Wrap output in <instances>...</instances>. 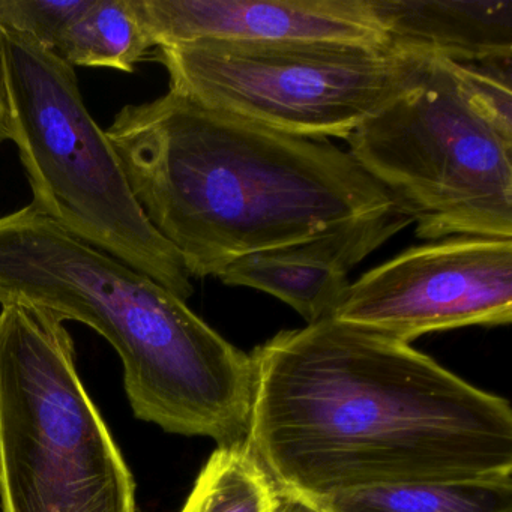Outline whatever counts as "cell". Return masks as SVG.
<instances>
[{
	"label": "cell",
	"instance_id": "6",
	"mask_svg": "<svg viewBox=\"0 0 512 512\" xmlns=\"http://www.w3.org/2000/svg\"><path fill=\"white\" fill-rule=\"evenodd\" d=\"M11 140L32 205L86 244L187 301L194 293L178 251L149 223L121 161L80 94L74 68L0 28Z\"/></svg>",
	"mask_w": 512,
	"mask_h": 512
},
{
	"label": "cell",
	"instance_id": "15",
	"mask_svg": "<svg viewBox=\"0 0 512 512\" xmlns=\"http://www.w3.org/2000/svg\"><path fill=\"white\" fill-rule=\"evenodd\" d=\"M5 140H11V115L7 88H5L4 62L0 52V143Z\"/></svg>",
	"mask_w": 512,
	"mask_h": 512
},
{
	"label": "cell",
	"instance_id": "14",
	"mask_svg": "<svg viewBox=\"0 0 512 512\" xmlns=\"http://www.w3.org/2000/svg\"><path fill=\"white\" fill-rule=\"evenodd\" d=\"M280 494L248 442L217 446L181 512H274Z\"/></svg>",
	"mask_w": 512,
	"mask_h": 512
},
{
	"label": "cell",
	"instance_id": "2",
	"mask_svg": "<svg viewBox=\"0 0 512 512\" xmlns=\"http://www.w3.org/2000/svg\"><path fill=\"white\" fill-rule=\"evenodd\" d=\"M149 223L191 277L395 208L329 140L271 130L169 91L106 131Z\"/></svg>",
	"mask_w": 512,
	"mask_h": 512
},
{
	"label": "cell",
	"instance_id": "12",
	"mask_svg": "<svg viewBox=\"0 0 512 512\" xmlns=\"http://www.w3.org/2000/svg\"><path fill=\"white\" fill-rule=\"evenodd\" d=\"M304 500L320 512H512V475L376 485Z\"/></svg>",
	"mask_w": 512,
	"mask_h": 512
},
{
	"label": "cell",
	"instance_id": "5",
	"mask_svg": "<svg viewBox=\"0 0 512 512\" xmlns=\"http://www.w3.org/2000/svg\"><path fill=\"white\" fill-rule=\"evenodd\" d=\"M347 143L418 238L512 239V122L479 101L461 64L434 56Z\"/></svg>",
	"mask_w": 512,
	"mask_h": 512
},
{
	"label": "cell",
	"instance_id": "3",
	"mask_svg": "<svg viewBox=\"0 0 512 512\" xmlns=\"http://www.w3.org/2000/svg\"><path fill=\"white\" fill-rule=\"evenodd\" d=\"M0 304L44 308L118 352L134 415L169 433L247 443L253 359L142 272L34 205L0 217Z\"/></svg>",
	"mask_w": 512,
	"mask_h": 512
},
{
	"label": "cell",
	"instance_id": "11",
	"mask_svg": "<svg viewBox=\"0 0 512 512\" xmlns=\"http://www.w3.org/2000/svg\"><path fill=\"white\" fill-rule=\"evenodd\" d=\"M386 43L455 64L509 62L512 0H368Z\"/></svg>",
	"mask_w": 512,
	"mask_h": 512
},
{
	"label": "cell",
	"instance_id": "16",
	"mask_svg": "<svg viewBox=\"0 0 512 512\" xmlns=\"http://www.w3.org/2000/svg\"><path fill=\"white\" fill-rule=\"evenodd\" d=\"M274 512H320L314 508L307 500L301 497L292 496V494L283 493L281 491L280 500H278L277 508Z\"/></svg>",
	"mask_w": 512,
	"mask_h": 512
},
{
	"label": "cell",
	"instance_id": "9",
	"mask_svg": "<svg viewBox=\"0 0 512 512\" xmlns=\"http://www.w3.org/2000/svg\"><path fill=\"white\" fill-rule=\"evenodd\" d=\"M155 49L194 41L388 44L368 0H134Z\"/></svg>",
	"mask_w": 512,
	"mask_h": 512
},
{
	"label": "cell",
	"instance_id": "7",
	"mask_svg": "<svg viewBox=\"0 0 512 512\" xmlns=\"http://www.w3.org/2000/svg\"><path fill=\"white\" fill-rule=\"evenodd\" d=\"M434 56L340 41L157 47L170 89L202 106L305 139H344L403 94Z\"/></svg>",
	"mask_w": 512,
	"mask_h": 512
},
{
	"label": "cell",
	"instance_id": "1",
	"mask_svg": "<svg viewBox=\"0 0 512 512\" xmlns=\"http://www.w3.org/2000/svg\"><path fill=\"white\" fill-rule=\"evenodd\" d=\"M250 356L248 445L283 493L512 475L508 400L410 344L328 317Z\"/></svg>",
	"mask_w": 512,
	"mask_h": 512
},
{
	"label": "cell",
	"instance_id": "4",
	"mask_svg": "<svg viewBox=\"0 0 512 512\" xmlns=\"http://www.w3.org/2000/svg\"><path fill=\"white\" fill-rule=\"evenodd\" d=\"M2 512H137L136 481L76 368L70 332L32 305L0 310Z\"/></svg>",
	"mask_w": 512,
	"mask_h": 512
},
{
	"label": "cell",
	"instance_id": "13",
	"mask_svg": "<svg viewBox=\"0 0 512 512\" xmlns=\"http://www.w3.org/2000/svg\"><path fill=\"white\" fill-rule=\"evenodd\" d=\"M155 49L134 0H77L52 55L70 67L134 73Z\"/></svg>",
	"mask_w": 512,
	"mask_h": 512
},
{
	"label": "cell",
	"instance_id": "8",
	"mask_svg": "<svg viewBox=\"0 0 512 512\" xmlns=\"http://www.w3.org/2000/svg\"><path fill=\"white\" fill-rule=\"evenodd\" d=\"M332 319L410 344L512 320V239L455 236L409 248L350 283Z\"/></svg>",
	"mask_w": 512,
	"mask_h": 512
},
{
	"label": "cell",
	"instance_id": "10",
	"mask_svg": "<svg viewBox=\"0 0 512 512\" xmlns=\"http://www.w3.org/2000/svg\"><path fill=\"white\" fill-rule=\"evenodd\" d=\"M410 224L397 208L355 218L302 241L241 257L218 278L227 286L275 296L311 325L332 317L349 289L350 271Z\"/></svg>",
	"mask_w": 512,
	"mask_h": 512
}]
</instances>
